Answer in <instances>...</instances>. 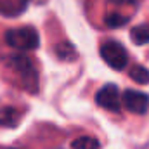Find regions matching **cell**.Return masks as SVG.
Masks as SVG:
<instances>
[{"mask_svg": "<svg viewBox=\"0 0 149 149\" xmlns=\"http://www.w3.org/2000/svg\"><path fill=\"white\" fill-rule=\"evenodd\" d=\"M130 78L135 81V83H139V85H148L149 83V70H146L144 66H134L132 70H130Z\"/></svg>", "mask_w": 149, "mask_h": 149, "instance_id": "obj_10", "label": "cell"}, {"mask_svg": "<svg viewBox=\"0 0 149 149\" xmlns=\"http://www.w3.org/2000/svg\"><path fill=\"white\" fill-rule=\"evenodd\" d=\"M101 57L113 70H123L127 66V63H128V54H127L125 47L120 42H114V40H109V42L102 43Z\"/></svg>", "mask_w": 149, "mask_h": 149, "instance_id": "obj_3", "label": "cell"}, {"mask_svg": "<svg viewBox=\"0 0 149 149\" xmlns=\"http://www.w3.org/2000/svg\"><path fill=\"white\" fill-rule=\"evenodd\" d=\"M71 148L73 149H101V144H99L97 139L88 137V135H83V137L74 139Z\"/></svg>", "mask_w": 149, "mask_h": 149, "instance_id": "obj_9", "label": "cell"}, {"mask_svg": "<svg viewBox=\"0 0 149 149\" xmlns=\"http://www.w3.org/2000/svg\"><path fill=\"white\" fill-rule=\"evenodd\" d=\"M28 5V0H0V14L2 16H19Z\"/></svg>", "mask_w": 149, "mask_h": 149, "instance_id": "obj_6", "label": "cell"}, {"mask_svg": "<svg viewBox=\"0 0 149 149\" xmlns=\"http://www.w3.org/2000/svg\"><path fill=\"white\" fill-rule=\"evenodd\" d=\"M9 66L21 76L23 85L28 90L35 92V88L38 85V76H37V70H35L31 59H28L26 56H12L9 59Z\"/></svg>", "mask_w": 149, "mask_h": 149, "instance_id": "obj_2", "label": "cell"}, {"mask_svg": "<svg viewBox=\"0 0 149 149\" xmlns=\"http://www.w3.org/2000/svg\"><path fill=\"white\" fill-rule=\"evenodd\" d=\"M121 104L134 114H144L149 109V95L141 90H125L121 95Z\"/></svg>", "mask_w": 149, "mask_h": 149, "instance_id": "obj_4", "label": "cell"}, {"mask_svg": "<svg viewBox=\"0 0 149 149\" xmlns=\"http://www.w3.org/2000/svg\"><path fill=\"white\" fill-rule=\"evenodd\" d=\"M19 111L10 106L0 108V127H16L19 123Z\"/></svg>", "mask_w": 149, "mask_h": 149, "instance_id": "obj_7", "label": "cell"}, {"mask_svg": "<svg viewBox=\"0 0 149 149\" xmlns=\"http://www.w3.org/2000/svg\"><path fill=\"white\" fill-rule=\"evenodd\" d=\"M95 102L108 109V111H120L121 108V97H120V90L116 85H104L97 94H95Z\"/></svg>", "mask_w": 149, "mask_h": 149, "instance_id": "obj_5", "label": "cell"}, {"mask_svg": "<svg viewBox=\"0 0 149 149\" xmlns=\"http://www.w3.org/2000/svg\"><path fill=\"white\" fill-rule=\"evenodd\" d=\"M5 42L9 47L17 49V50H35L40 45V37L35 28L23 26V28L9 30L5 33Z\"/></svg>", "mask_w": 149, "mask_h": 149, "instance_id": "obj_1", "label": "cell"}, {"mask_svg": "<svg viewBox=\"0 0 149 149\" xmlns=\"http://www.w3.org/2000/svg\"><path fill=\"white\" fill-rule=\"evenodd\" d=\"M130 37H132V42H134L135 45H144V43H149V24L135 26V28L130 31Z\"/></svg>", "mask_w": 149, "mask_h": 149, "instance_id": "obj_8", "label": "cell"}]
</instances>
